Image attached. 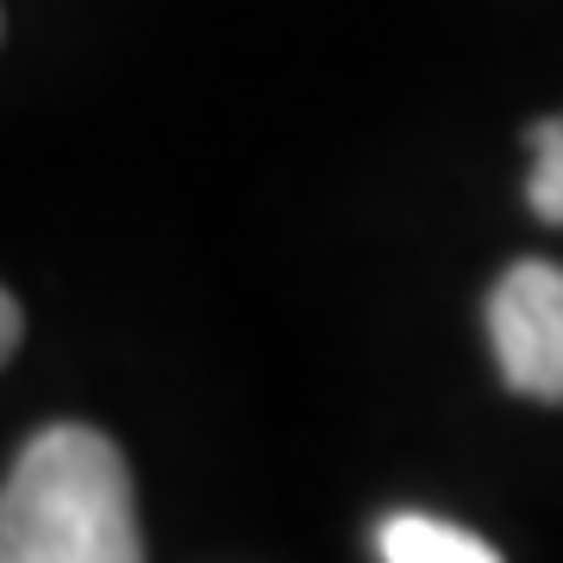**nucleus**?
<instances>
[{
  "label": "nucleus",
  "mask_w": 563,
  "mask_h": 563,
  "mask_svg": "<svg viewBox=\"0 0 563 563\" xmlns=\"http://www.w3.org/2000/svg\"><path fill=\"white\" fill-rule=\"evenodd\" d=\"M0 563H144L132 470L95 426H44L0 483Z\"/></svg>",
  "instance_id": "nucleus-1"
},
{
  "label": "nucleus",
  "mask_w": 563,
  "mask_h": 563,
  "mask_svg": "<svg viewBox=\"0 0 563 563\" xmlns=\"http://www.w3.org/2000/svg\"><path fill=\"white\" fill-rule=\"evenodd\" d=\"M383 563H501V551L463 526L426 520V514H395L383 526Z\"/></svg>",
  "instance_id": "nucleus-3"
},
{
  "label": "nucleus",
  "mask_w": 563,
  "mask_h": 563,
  "mask_svg": "<svg viewBox=\"0 0 563 563\" xmlns=\"http://www.w3.org/2000/svg\"><path fill=\"white\" fill-rule=\"evenodd\" d=\"M20 332H25V313H20V301H13V295L0 288V363L20 351Z\"/></svg>",
  "instance_id": "nucleus-5"
},
{
  "label": "nucleus",
  "mask_w": 563,
  "mask_h": 563,
  "mask_svg": "<svg viewBox=\"0 0 563 563\" xmlns=\"http://www.w3.org/2000/svg\"><path fill=\"white\" fill-rule=\"evenodd\" d=\"M0 32H7V20H0Z\"/></svg>",
  "instance_id": "nucleus-6"
},
{
  "label": "nucleus",
  "mask_w": 563,
  "mask_h": 563,
  "mask_svg": "<svg viewBox=\"0 0 563 563\" xmlns=\"http://www.w3.org/2000/svg\"><path fill=\"white\" fill-rule=\"evenodd\" d=\"M488 339L501 383L526 401L563 407V269L544 257L514 263L488 295Z\"/></svg>",
  "instance_id": "nucleus-2"
},
{
  "label": "nucleus",
  "mask_w": 563,
  "mask_h": 563,
  "mask_svg": "<svg viewBox=\"0 0 563 563\" xmlns=\"http://www.w3.org/2000/svg\"><path fill=\"white\" fill-rule=\"evenodd\" d=\"M526 201L544 225H563V113L532 125V181Z\"/></svg>",
  "instance_id": "nucleus-4"
}]
</instances>
